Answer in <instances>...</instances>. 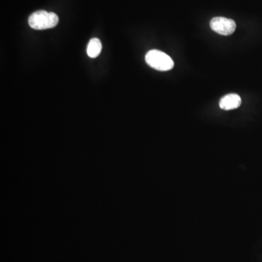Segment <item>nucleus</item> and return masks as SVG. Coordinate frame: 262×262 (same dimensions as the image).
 Returning <instances> with one entry per match:
<instances>
[{"instance_id": "obj_4", "label": "nucleus", "mask_w": 262, "mask_h": 262, "mask_svg": "<svg viewBox=\"0 0 262 262\" xmlns=\"http://www.w3.org/2000/svg\"><path fill=\"white\" fill-rule=\"evenodd\" d=\"M241 98L239 95L235 93L224 96L219 101V106L224 110H232L237 109L241 104Z\"/></svg>"}, {"instance_id": "obj_1", "label": "nucleus", "mask_w": 262, "mask_h": 262, "mask_svg": "<svg viewBox=\"0 0 262 262\" xmlns=\"http://www.w3.org/2000/svg\"><path fill=\"white\" fill-rule=\"evenodd\" d=\"M28 22L33 29L45 30V29H52L57 26L58 23V17L54 13L38 11L33 13L29 16Z\"/></svg>"}, {"instance_id": "obj_3", "label": "nucleus", "mask_w": 262, "mask_h": 262, "mask_svg": "<svg viewBox=\"0 0 262 262\" xmlns=\"http://www.w3.org/2000/svg\"><path fill=\"white\" fill-rule=\"evenodd\" d=\"M210 26L214 32L223 36L231 35L236 29L235 21L224 17L214 18L210 22Z\"/></svg>"}, {"instance_id": "obj_2", "label": "nucleus", "mask_w": 262, "mask_h": 262, "mask_svg": "<svg viewBox=\"0 0 262 262\" xmlns=\"http://www.w3.org/2000/svg\"><path fill=\"white\" fill-rule=\"evenodd\" d=\"M145 60L147 64L157 71H169L174 67V62L169 55L160 50H150L146 55Z\"/></svg>"}, {"instance_id": "obj_5", "label": "nucleus", "mask_w": 262, "mask_h": 262, "mask_svg": "<svg viewBox=\"0 0 262 262\" xmlns=\"http://www.w3.org/2000/svg\"><path fill=\"white\" fill-rule=\"evenodd\" d=\"M102 50V44L98 38H93L90 40L87 47V53L90 58H97Z\"/></svg>"}]
</instances>
